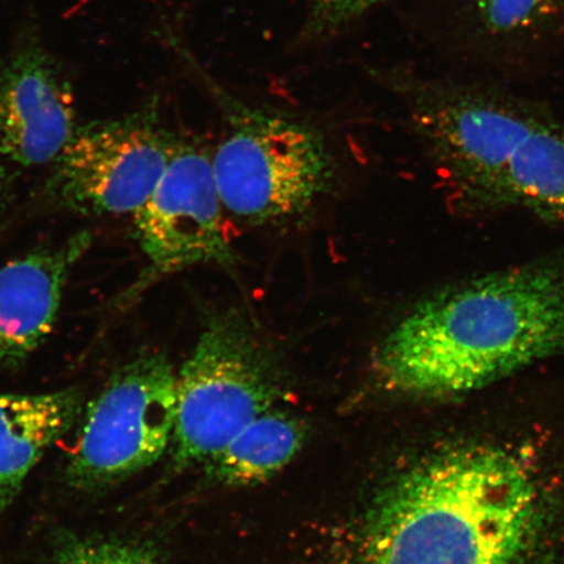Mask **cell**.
<instances>
[{
    "instance_id": "6da1fadb",
    "label": "cell",
    "mask_w": 564,
    "mask_h": 564,
    "mask_svg": "<svg viewBox=\"0 0 564 564\" xmlns=\"http://www.w3.org/2000/svg\"><path fill=\"white\" fill-rule=\"evenodd\" d=\"M564 355V260L456 282L422 299L387 335L377 369L394 390L451 397Z\"/></svg>"
},
{
    "instance_id": "7a4b0ae2",
    "label": "cell",
    "mask_w": 564,
    "mask_h": 564,
    "mask_svg": "<svg viewBox=\"0 0 564 564\" xmlns=\"http://www.w3.org/2000/svg\"><path fill=\"white\" fill-rule=\"evenodd\" d=\"M542 497L509 451L468 447L430 457L380 494L358 564H527Z\"/></svg>"
},
{
    "instance_id": "3957f363",
    "label": "cell",
    "mask_w": 564,
    "mask_h": 564,
    "mask_svg": "<svg viewBox=\"0 0 564 564\" xmlns=\"http://www.w3.org/2000/svg\"><path fill=\"white\" fill-rule=\"evenodd\" d=\"M229 124L212 156L224 209L250 225L293 220L333 187V154L323 133L297 119L251 108L218 86L186 51Z\"/></svg>"
},
{
    "instance_id": "277c9868",
    "label": "cell",
    "mask_w": 564,
    "mask_h": 564,
    "mask_svg": "<svg viewBox=\"0 0 564 564\" xmlns=\"http://www.w3.org/2000/svg\"><path fill=\"white\" fill-rule=\"evenodd\" d=\"M278 397L272 359L247 316L236 308L210 315L176 373L175 464L206 463Z\"/></svg>"
},
{
    "instance_id": "5b68a950",
    "label": "cell",
    "mask_w": 564,
    "mask_h": 564,
    "mask_svg": "<svg viewBox=\"0 0 564 564\" xmlns=\"http://www.w3.org/2000/svg\"><path fill=\"white\" fill-rule=\"evenodd\" d=\"M181 144L162 122L156 102L77 126L51 166L45 192L55 206L73 214L133 216L150 199Z\"/></svg>"
},
{
    "instance_id": "8992f818",
    "label": "cell",
    "mask_w": 564,
    "mask_h": 564,
    "mask_svg": "<svg viewBox=\"0 0 564 564\" xmlns=\"http://www.w3.org/2000/svg\"><path fill=\"white\" fill-rule=\"evenodd\" d=\"M176 373L164 356L133 359L89 404L69 457L73 488L96 490L151 467L172 444Z\"/></svg>"
},
{
    "instance_id": "52a82bcc",
    "label": "cell",
    "mask_w": 564,
    "mask_h": 564,
    "mask_svg": "<svg viewBox=\"0 0 564 564\" xmlns=\"http://www.w3.org/2000/svg\"><path fill=\"white\" fill-rule=\"evenodd\" d=\"M223 209L212 159L200 148L182 143L150 199L132 216L148 260L133 297L152 282L187 268L235 267Z\"/></svg>"
},
{
    "instance_id": "ba28073f",
    "label": "cell",
    "mask_w": 564,
    "mask_h": 564,
    "mask_svg": "<svg viewBox=\"0 0 564 564\" xmlns=\"http://www.w3.org/2000/svg\"><path fill=\"white\" fill-rule=\"evenodd\" d=\"M77 129L73 88L32 33L0 58V186L52 166Z\"/></svg>"
},
{
    "instance_id": "9c48e42d",
    "label": "cell",
    "mask_w": 564,
    "mask_h": 564,
    "mask_svg": "<svg viewBox=\"0 0 564 564\" xmlns=\"http://www.w3.org/2000/svg\"><path fill=\"white\" fill-rule=\"evenodd\" d=\"M90 243L80 231L0 268V365H20L52 334L69 274Z\"/></svg>"
},
{
    "instance_id": "30bf717a",
    "label": "cell",
    "mask_w": 564,
    "mask_h": 564,
    "mask_svg": "<svg viewBox=\"0 0 564 564\" xmlns=\"http://www.w3.org/2000/svg\"><path fill=\"white\" fill-rule=\"evenodd\" d=\"M479 206L564 224V124L545 109L505 147Z\"/></svg>"
},
{
    "instance_id": "8fae6325",
    "label": "cell",
    "mask_w": 564,
    "mask_h": 564,
    "mask_svg": "<svg viewBox=\"0 0 564 564\" xmlns=\"http://www.w3.org/2000/svg\"><path fill=\"white\" fill-rule=\"evenodd\" d=\"M79 391L0 393V521L46 451L80 417Z\"/></svg>"
},
{
    "instance_id": "7c38bea8",
    "label": "cell",
    "mask_w": 564,
    "mask_h": 564,
    "mask_svg": "<svg viewBox=\"0 0 564 564\" xmlns=\"http://www.w3.org/2000/svg\"><path fill=\"white\" fill-rule=\"evenodd\" d=\"M305 429L285 412L268 409L206 462L209 475L229 486L267 481L293 460Z\"/></svg>"
},
{
    "instance_id": "4fadbf2b",
    "label": "cell",
    "mask_w": 564,
    "mask_h": 564,
    "mask_svg": "<svg viewBox=\"0 0 564 564\" xmlns=\"http://www.w3.org/2000/svg\"><path fill=\"white\" fill-rule=\"evenodd\" d=\"M562 0H474L479 26L494 37H517L544 28Z\"/></svg>"
},
{
    "instance_id": "5bb4252c",
    "label": "cell",
    "mask_w": 564,
    "mask_h": 564,
    "mask_svg": "<svg viewBox=\"0 0 564 564\" xmlns=\"http://www.w3.org/2000/svg\"><path fill=\"white\" fill-rule=\"evenodd\" d=\"M53 564H162L150 549L135 542L61 532L52 549Z\"/></svg>"
},
{
    "instance_id": "9a60e30c",
    "label": "cell",
    "mask_w": 564,
    "mask_h": 564,
    "mask_svg": "<svg viewBox=\"0 0 564 564\" xmlns=\"http://www.w3.org/2000/svg\"><path fill=\"white\" fill-rule=\"evenodd\" d=\"M382 0H310L303 35L322 39L362 17Z\"/></svg>"
}]
</instances>
